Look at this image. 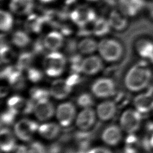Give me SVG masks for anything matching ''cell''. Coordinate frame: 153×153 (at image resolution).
<instances>
[{
  "mask_svg": "<svg viewBox=\"0 0 153 153\" xmlns=\"http://www.w3.org/2000/svg\"><path fill=\"white\" fill-rule=\"evenodd\" d=\"M150 62L151 63V64H152V67H153V59L150 61Z\"/></svg>",
  "mask_w": 153,
  "mask_h": 153,
  "instance_id": "53",
  "label": "cell"
},
{
  "mask_svg": "<svg viewBox=\"0 0 153 153\" xmlns=\"http://www.w3.org/2000/svg\"><path fill=\"white\" fill-rule=\"evenodd\" d=\"M98 43L93 38L86 37L78 44V51L83 54H90L97 50Z\"/></svg>",
  "mask_w": 153,
  "mask_h": 153,
  "instance_id": "25",
  "label": "cell"
},
{
  "mask_svg": "<svg viewBox=\"0 0 153 153\" xmlns=\"http://www.w3.org/2000/svg\"><path fill=\"white\" fill-rule=\"evenodd\" d=\"M65 153H75V150L71 148H69L65 151Z\"/></svg>",
  "mask_w": 153,
  "mask_h": 153,
  "instance_id": "51",
  "label": "cell"
},
{
  "mask_svg": "<svg viewBox=\"0 0 153 153\" xmlns=\"http://www.w3.org/2000/svg\"><path fill=\"white\" fill-rule=\"evenodd\" d=\"M47 50L44 42V38H39L36 39L33 44L32 52L35 55L42 54Z\"/></svg>",
  "mask_w": 153,
  "mask_h": 153,
  "instance_id": "36",
  "label": "cell"
},
{
  "mask_svg": "<svg viewBox=\"0 0 153 153\" xmlns=\"http://www.w3.org/2000/svg\"><path fill=\"white\" fill-rule=\"evenodd\" d=\"M103 62L99 56L92 55L84 59L82 63V72L93 75L99 72L103 68Z\"/></svg>",
  "mask_w": 153,
  "mask_h": 153,
  "instance_id": "11",
  "label": "cell"
},
{
  "mask_svg": "<svg viewBox=\"0 0 153 153\" xmlns=\"http://www.w3.org/2000/svg\"><path fill=\"white\" fill-rule=\"evenodd\" d=\"M35 54L33 52L25 51L20 53L18 57L16 65L22 71L27 70L33 62Z\"/></svg>",
  "mask_w": 153,
  "mask_h": 153,
  "instance_id": "27",
  "label": "cell"
},
{
  "mask_svg": "<svg viewBox=\"0 0 153 153\" xmlns=\"http://www.w3.org/2000/svg\"><path fill=\"white\" fill-rule=\"evenodd\" d=\"M111 27L108 19L97 17L93 23V33L97 36H103L109 33Z\"/></svg>",
  "mask_w": 153,
  "mask_h": 153,
  "instance_id": "24",
  "label": "cell"
},
{
  "mask_svg": "<svg viewBox=\"0 0 153 153\" xmlns=\"http://www.w3.org/2000/svg\"><path fill=\"white\" fill-rule=\"evenodd\" d=\"M28 153H47V148L39 142L31 143L28 148Z\"/></svg>",
  "mask_w": 153,
  "mask_h": 153,
  "instance_id": "37",
  "label": "cell"
},
{
  "mask_svg": "<svg viewBox=\"0 0 153 153\" xmlns=\"http://www.w3.org/2000/svg\"><path fill=\"white\" fill-rule=\"evenodd\" d=\"M117 111L116 103L113 101H105L100 103L97 108L98 117L101 120L106 121L111 119Z\"/></svg>",
  "mask_w": 153,
  "mask_h": 153,
  "instance_id": "20",
  "label": "cell"
},
{
  "mask_svg": "<svg viewBox=\"0 0 153 153\" xmlns=\"http://www.w3.org/2000/svg\"><path fill=\"white\" fill-rule=\"evenodd\" d=\"M137 54L145 60L151 61L153 59V41L148 39L139 40L136 44Z\"/></svg>",
  "mask_w": 153,
  "mask_h": 153,
  "instance_id": "19",
  "label": "cell"
},
{
  "mask_svg": "<svg viewBox=\"0 0 153 153\" xmlns=\"http://www.w3.org/2000/svg\"><path fill=\"white\" fill-rule=\"evenodd\" d=\"M122 133L120 128L117 125H111L107 127L102 133V139L109 145H117L121 140Z\"/></svg>",
  "mask_w": 153,
  "mask_h": 153,
  "instance_id": "17",
  "label": "cell"
},
{
  "mask_svg": "<svg viewBox=\"0 0 153 153\" xmlns=\"http://www.w3.org/2000/svg\"><path fill=\"white\" fill-rule=\"evenodd\" d=\"M88 1H90V2H95V1H97V0H87Z\"/></svg>",
  "mask_w": 153,
  "mask_h": 153,
  "instance_id": "52",
  "label": "cell"
},
{
  "mask_svg": "<svg viewBox=\"0 0 153 153\" xmlns=\"http://www.w3.org/2000/svg\"><path fill=\"white\" fill-rule=\"evenodd\" d=\"M142 115L136 109L126 110L120 118V125L123 130L129 134L137 131L142 123Z\"/></svg>",
  "mask_w": 153,
  "mask_h": 153,
  "instance_id": "4",
  "label": "cell"
},
{
  "mask_svg": "<svg viewBox=\"0 0 153 153\" xmlns=\"http://www.w3.org/2000/svg\"><path fill=\"white\" fill-rule=\"evenodd\" d=\"M97 50L101 57L107 62L118 60L123 51L121 44L113 39H103L98 43Z\"/></svg>",
  "mask_w": 153,
  "mask_h": 153,
  "instance_id": "3",
  "label": "cell"
},
{
  "mask_svg": "<svg viewBox=\"0 0 153 153\" xmlns=\"http://www.w3.org/2000/svg\"><path fill=\"white\" fill-rule=\"evenodd\" d=\"M11 42L17 47L23 48L30 43V38L26 32L18 30L12 35Z\"/></svg>",
  "mask_w": 153,
  "mask_h": 153,
  "instance_id": "26",
  "label": "cell"
},
{
  "mask_svg": "<svg viewBox=\"0 0 153 153\" xmlns=\"http://www.w3.org/2000/svg\"><path fill=\"white\" fill-rule=\"evenodd\" d=\"M16 140L13 133L6 127H2L1 130V148L3 152L13 151L16 148Z\"/></svg>",
  "mask_w": 153,
  "mask_h": 153,
  "instance_id": "21",
  "label": "cell"
},
{
  "mask_svg": "<svg viewBox=\"0 0 153 153\" xmlns=\"http://www.w3.org/2000/svg\"><path fill=\"white\" fill-rule=\"evenodd\" d=\"M15 53L12 48L5 42L1 41V60L3 63L10 62L14 57Z\"/></svg>",
  "mask_w": 153,
  "mask_h": 153,
  "instance_id": "29",
  "label": "cell"
},
{
  "mask_svg": "<svg viewBox=\"0 0 153 153\" xmlns=\"http://www.w3.org/2000/svg\"><path fill=\"white\" fill-rule=\"evenodd\" d=\"M45 23L42 16H39L35 13H30L27 16V17L25 20V27L27 32L38 33L42 30Z\"/></svg>",
  "mask_w": 153,
  "mask_h": 153,
  "instance_id": "18",
  "label": "cell"
},
{
  "mask_svg": "<svg viewBox=\"0 0 153 153\" xmlns=\"http://www.w3.org/2000/svg\"><path fill=\"white\" fill-rule=\"evenodd\" d=\"M106 3L109 5H118L122 0H105Z\"/></svg>",
  "mask_w": 153,
  "mask_h": 153,
  "instance_id": "47",
  "label": "cell"
},
{
  "mask_svg": "<svg viewBox=\"0 0 153 153\" xmlns=\"http://www.w3.org/2000/svg\"><path fill=\"white\" fill-rule=\"evenodd\" d=\"M77 104L81 107L88 108L94 104V100L91 94L84 93L81 94L76 99Z\"/></svg>",
  "mask_w": 153,
  "mask_h": 153,
  "instance_id": "35",
  "label": "cell"
},
{
  "mask_svg": "<svg viewBox=\"0 0 153 153\" xmlns=\"http://www.w3.org/2000/svg\"><path fill=\"white\" fill-rule=\"evenodd\" d=\"M56 115L60 124L65 127H68L73 121L75 115V108L70 102L60 104L57 109Z\"/></svg>",
  "mask_w": 153,
  "mask_h": 153,
  "instance_id": "9",
  "label": "cell"
},
{
  "mask_svg": "<svg viewBox=\"0 0 153 153\" xmlns=\"http://www.w3.org/2000/svg\"><path fill=\"white\" fill-rule=\"evenodd\" d=\"M33 7L34 0H10L9 4L11 11L19 16L30 14Z\"/></svg>",
  "mask_w": 153,
  "mask_h": 153,
  "instance_id": "12",
  "label": "cell"
},
{
  "mask_svg": "<svg viewBox=\"0 0 153 153\" xmlns=\"http://www.w3.org/2000/svg\"><path fill=\"white\" fill-rule=\"evenodd\" d=\"M127 17L120 10H115L110 13L108 20L111 27L117 30H122L127 26L128 20Z\"/></svg>",
  "mask_w": 153,
  "mask_h": 153,
  "instance_id": "22",
  "label": "cell"
},
{
  "mask_svg": "<svg viewBox=\"0 0 153 153\" xmlns=\"http://www.w3.org/2000/svg\"><path fill=\"white\" fill-rule=\"evenodd\" d=\"M84 59L79 54H74L69 58L70 68L72 73L79 74L82 72V63Z\"/></svg>",
  "mask_w": 153,
  "mask_h": 153,
  "instance_id": "31",
  "label": "cell"
},
{
  "mask_svg": "<svg viewBox=\"0 0 153 153\" xmlns=\"http://www.w3.org/2000/svg\"><path fill=\"white\" fill-rule=\"evenodd\" d=\"M18 112L16 111L8 108L1 114V125L4 124L5 126H10L12 124L14 123L16 116Z\"/></svg>",
  "mask_w": 153,
  "mask_h": 153,
  "instance_id": "33",
  "label": "cell"
},
{
  "mask_svg": "<svg viewBox=\"0 0 153 153\" xmlns=\"http://www.w3.org/2000/svg\"><path fill=\"white\" fill-rule=\"evenodd\" d=\"M91 91L98 97H108L115 93V83L110 78H101L97 79L93 84Z\"/></svg>",
  "mask_w": 153,
  "mask_h": 153,
  "instance_id": "7",
  "label": "cell"
},
{
  "mask_svg": "<svg viewBox=\"0 0 153 153\" xmlns=\"http://www.w3.org/2000/svg\"><path fill=\"white\" fill-rule=\"evenodd\" d=\"M34 112L38 120L45 121L53 115L54 113V106L48 99L40 100L35 104Z\"/></svg>",
  "mask_w": 153,
  "mask_h": 153,
  "instance_id": "14",
  "label": "cell"
},
{
  "mask_svg": "<svg viewBox=\"0 0 153 153\" xmlns=\"http://www.w3.org/2000/svg\"><path fill=\"white\" fill-rule=\"evenodd\" d=\"M13 25V18L10 13L1 10L0 11V29L6 32L11 30Z\"/></svg>",
  "mask_w": 153,
  "mask_h": 153,
  "instance_id": "28",
  "label": "cell"
},
{
  "mask_svg": "<svg viewBox=\"0 0 153 153\" xmlns=\"http://www.w3.org/2000/svg\"><path fill=\"white\" fill-rule=\"evenodd\" d=\"M67 83L71 87L79 84L81 81V77L78 73H72L68 76V77L66 79Z\"/></svg>",
  "mask_w": 153,
  "mask_h": 153,
  "instance_id": "39",
  "label": "cell"
},
{
  "mask_svg": "<svg viewBox=\"0 0 153 153\" xmlns=\"http://www.w3.org/2000/svg\"><path fill=\"white\" fill-rule=\"evenodd\" d=\"M8 92V88L6 87H1V97L5 96Z\"/></svg>",
  "mask_w": 153,
  "mask_h": 153,
  "instance_id": "48",
  "label": "cell"
},
{
  "mask_svg": "<svg viewBox=\"0 0 153 153\" xmlns=\"http://www.w3.org/2000/svg\"><path fill=\"white\" fill-rule=\"evenodd\" d=\"M146 142L148 143V146L151 149H153V132L151 133L150 136L148 139H146Z\"/></svg>",
  "mask_w": 153,
  "mask_h": 153,
  "instance_id": "46",
  "label": "cell"
},
{
  "mask_svg": "<svg viewBox=\"0 0 153 153\" xmlns=\"http://www.w3.org/2000/svg\"><path fill=\"white\" fill-rule=\"evenodd\" d=\"M38 124L32 120L22 119L19 121L14 126V133L22 140L29 141L34 133L38 130Z\"/></svg>",
  "mask_w": 153,
  "mask_h": 153,
  "instance_id": "6",
  "label": "cell"
},
{
  "mask_svg": "<svg viewBox=\"0 0 153 153\" xmlns=\"http://www.w3.org/2000/svg\"><path fill=\"white\" fill-rule=\"evenodd\" d=\"M145 0H122L118 5L119 10L127 17H134L146 8Z\"/></svg>",
  "mask_w": 153,
  "mask_h": 153,
  "instance_id": "8",
  "label": "cell"
},
{
  "mask_svg": "<svg viewBox=\"0 0 153 153\" xmlns=\"http://www.w3.org/2000/svg\"><path fill=\"white\" fill-rule=\"evenodd\" d=\"M134 106L142 114L153 111V93L149 90L138 94L134 99Z\"/></svg>",
  "mask_w": 153,
  "mask_h": 153,
  "instance_id": "10",
  "label": "cell"
},
{
  "mask_svg": "<svg viewBox=\"0 0 153 153\" xmlns=\"http://www.w3.org/2000/svg\"><path fill=\"white\" fill-rule=\"evenodd\" d=\"M65 50L68 53L71 54V55L75 54V51L76 50H78V44L76 42L72 39L68 41V42L65 47Z\"/></svg>",
  "mask_w": 153,
  "mask_h": 153,
  "instance_id": "41",
  "label": "cell"
},
{
  "mask_svg": "<svg viewBox=\"0 0 153 153\" xmlns=\"http://www.w3.org/2000/svg\"><path fill=\"white\" fill-rule=\"evenodd\" d=\"M47 153H61L62 151V143L60 141L51 144L47 148Z\"/></svg>",
  "mask_w": 153,
  "mask_h": 153,
  "instance_id": "40",
  "label": "cell"
},
{
  "mask_svg": "<svg viewBox=\"0 0 153 153\" xmlns=\"http://www.w3.org/2000/svg\"><path fill=\"white\" fill-rule=\"evenodd\" d=\"M120 153H138V152L137 151V148L126 146L123 151Z\"/></svg>",
  "mask_w": 153,
  "mask_h": 153,
  "instance_id": "45",
  "label": "cell"
},
{
  "mask_svg": "<svg viewBox=\"0 0 153 153\" xmlns=\"http://www.w3.org/2000/svg\"><path fill=\"white\" fill-rule=\"evenodd\" d=\"M27 78L32 82H38L43 78V72L39 69L31 66L27 69Z\"/></svg>",
  "mask_w": 153,
  "mask_h": 153,
  "instance_id": "34",
  "label": "cell"
},
{
  "mask_svg": "<svg viewBox=\"0 0 153 153\" xmlns=\"http://www.w3.org/2000/svg\"><path fill=\"white\" fill-rule=\"evenodd\" d=\"M35 100L30 99L27 100H25V102L24 103L23 107L22 109V112L23 114H30L33 111H34L35 109Z\"/></svg>",
  "mask_w": 153,
  "mask_h": 153,
  "instance_id": "38",
  "label": "cell"
},
{
  "mask_svg": "<svg viewBox=\"0 0 153 153\" xmlns=\"http://www.w3.org/2000/svg\"><path fill=\"white\" fill-rule=\"evenodd\" d=\"M152 78V72L145 60L133 65L127 72L124 78L126 88L131 91H141L149 85Z\"/></svg>",
  "mask_w": 153,
  "mask_h": 153,
  "instance_id": "1",
  "label": "cell"
},
{
  "mask_svg": "<svg viewBox=\"0 0 153 153\" xmlns=\"http://www.w3.org/2000/svg\"><path fill=\"white\" fill-rule=\"evenodd\" d=\"M56 0H39L40 2H42V3H45V4H47V3H51L53 2L54 1H55Z\"/></svg>",
  "mask_w": 153,
  "mask_h": 153,
  "instance_id": "50",
  "label": "cell"
},
{
  "mask_svg": "<svg viewBox=\"0 0 153 153\" xmlns=\"http://www.w3.org/2000/svg\"><path fill=\"white\" fill-rule=\"evenodd\" d=\"M77 1V0H65V3L67 6L71 5L75 3Z\"/></svg>",
  "mask_w": 153,
  "mask_h": 153,
  "instance_id": "49",
  "label": "cell"
},
{
  "mask_svg": "<svg viewBox=\"0 0 153 153\" xmlns=\"http://www.w3.org/2000/svg\"><path fill=\"white\" fill-rule=\"evenodd\" d=\"M87 153H112V152L106 148L97 147L88 151Z\"/></svg>",
  "mask_w": 153,
  "mask_h": 153,
  "instance_id": "42",
  "label": "cell"
},
{
  "mask_svg": "<svg viewBox=\"0 0 153 153\" xmlns=\"http://www.w3.org/2000/svg\"><path fill=\"white\" fill-rule=\"evenodd\" d=\"M69 17L73 23L79 27L94 22L96 17L95 11L90 7L82 5L69 13Z\"/></svg>",
  "mask_w": 153,
  "mask_h": 153,
  "instance_id": "5",
  "label": "cell"
},
{
  "mask_svg": "<svg viewBox=\"0 0 153 153\" xmlns=\"http://www.w3.org/2000/svg\"><path fill=\"white\" fill-rule=\"evenodd\" d=\"M96 119L94 111L90 108H85L78 115L76 124L82 130H87L94 123Z\"/></svg>",
  "mask_w": 153,
  "mask_h": 153,
  "instance_id": "15",
  "label": "cell"
},
{
  "mask_svg": "<svg viewBox=\"0 0 153 153\" xmlns=\"http://www.w3.org/2000/svg\"><path fill=\"white\" fill-rule=\"evenodd\" d=\"M38 132L43 137L48 139H53L59 134L60 127L54 123H45L39 126Z\"/></svg>",
  "mask_w": 153,
  "mask_h": 153,
  "instance_id": "23",
  "label": "cell"
},
{
  "mask_svg": "<svg viewBox=\"0 0 153 153\" xmlns=\"http://www.w3.org/2000/svg\"><path fill=\"white\" fill-rule=\"evenodd\" d=\"M13 152L14 153H28V148L24 145L16 146Z\"/></svg>",
  "mask_w": 153,
  "mask_h": 153,
  "instance_id": "43",
  "label": "cell"
},
{
  "mask_svg": "<svg viewBox=\"0 0 153 153\" xmlns=\"http://www.w3.org/2000/svg\"><path fill=\"white\" fill-rule=\"evenodd\" d=\"M146 9L149 16L153 19V0H150L147 2Z\"/></svg>",
  "mask_w": 153,
  "mask_h": 153,
  "instance_id": "44",
  "label": "cell"
},
{
  "mask_svg": "<svg viewBox=\"0 0 153 153\" xmlns=\"http://www.w3.org/2000/svg\"><path fill=\"white\" fill-rule=\"evenodd\" d=\"M71 87L66 79H58L54 81L51 85L50 92L51 96L57 99H63L66 97L71 92Z\"/></svg>",
  "mask_w": 153,
  "mask_h": 153,
  "instance_id": "13",
  "label": "cell"
},
{
  "mask_svg": "<svg viewBox=\"0 0 153 153\" xmlns=\"http://www.w3.org/2000/svg\"><path fill=\"white\" fill-rule=\"evenodd\" d=\"M66 65V59L64 54L57 51H51L44 58L43 68L49 76L57 77L62 74Z\"/></svg>",
  "mask_w": 153,
  "mask_h": 153,
  "instance_id": "2",
  "label": "cell"
},
{
  "mask_svg": "<svg viewBox=\"0 0 153 153\" xmlns=\"http://www.w3.org/2000/svg\"><path fill=\"white\" fill-rule=\"evenodd\" d=\"M50 94V91L44 88L33 87L30 90L31 99L35 101L48 100Z\"/></svg>",
  "mask_w": 153,
  "mask_h": 153,
  "instance_id": "30",
  "label": "cell"
},
{
  "mask_svg": "<svg viewBox=\"0 0 153 153\" xmlns=\"http://www.w3.org/2000/svg\"><path fill=\"white\" fill-rule=\"evenodd\" d=\"M25 100L19 95H14L10 97L7 100V105L9 108L16 111L18 113L20 110L22 111Z\"/></svg>",
  "mask_w": 153,
  "mask_h": 153,
  "instance_id": "32",
  "label": "cell"
},
{
  "mask_svg": "<svg viewBox=\"0 0 153 153\" xmlns=\"http://www.w3.org/2000/svg\"><path fill=\"white\" fill-rule=\"evenodd\" d=\"M63 35L58 31H51L44 37V42L47 50L55 51L59 50L63 44Z\"/></svg>",
  "mask_w": 153,
  "mask_h": 153,
  "instance_id": "16",
  "label": "cell"
}]
</instances>
